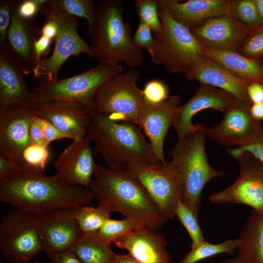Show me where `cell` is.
<instances>
[{
	"label": "cell",
	"mask_w": 263,
	"mask_h": 263,
	"mask_svg": "<svg viewBox=\"0 0 263 263\" xmlns=\"http://www.w3.org/2000/svg\"><path fill=\"white\" fill-rule=\"evenodd\" d=\"M94 196L89 188L69 185L55 174L22 168L0 177V200L15 209L39 214L91 203Z\"/></svg>",
	"instance_id": "cell-1"
},
{
	"label": "cell",
	"mask_w": 263,
	"mask_h": 263,
	"mask_svg": "<svg viewBox=\"0 0 263 263\" xmlns=\"http://www.w3.org/2000/svg\"><path fill=\"white\" fill-rule=\"evenodd\" d=\"M89 189L98 205L110 213L119 212L157 230L167 221L144 187L129 170L115 171L96 164Z\"/></svg>",
	"instance_id": "cell-2"
},
{
	"label": "cell",
	"mask_w": 263,
	"mask_h": 263,
	"mask_svg": "<svg viewBox=\"0 0 263 263\" xmlns=\"http://www.w3.org/2000/svg\"><path fill=\"white\" fill-rule=\"evenodd\" d=\"M87 136L94 143L93 153H100L110 170L122 171L136 164L161 163L141 129L133 123L114 121L91 109Z\"/></svg>",
	"instance_id": "cell-3"
},
{
	"label": "cell",
	"mask_w": 263,
	"mask_h": 263,
	"mask_svg": "<svg viewBox=\"0 0 263 263\" xmlns=\"http://www.w3.org/2000/svg\"><path fill=\"white\" fill-rule=\"evenodd\" d=\"M124 8L119 0H100L96 4L95 20L88 35L98 64L123 63L135 68L144 63L143 49L133 44L129 25L123 19Z\"/></svg>",
	"instance_id": "cell-4"
},
{
	"label": "cell",
	"mask_w": 263,
	"mask_h": 263,
	"mask_svg": "<svg viewBox=\"0 0 263 263\" xmlns=\"http://www.w3.org/2000/svg\"><path fill=\"white\" fill-rule=\"evenodd\" d=\"M206 128L204 124L196 125L192 132L177 140L169 152L181 179V200L196 215L206 184L213 178L225 176L223 172L212 169L208 162L205 151Z\"/></svg>",
	"instance_id": "cell-5"
},
{
	"label": "cell",
	"mask_w": 263,
	"mask_h": 263,
	"mask_svg": "<svg viewBox=\"0 0 263 263\" xmlns=\"http://www.w3.org/2000/svg\"><path fill=\"white\" fill-rule=\"evenodd\" d=\"M158 12L162 29L153 33L155 47L151 60L170 73L185 75L205 57L200 43L190 29L171 16L162 0H158Z\"/></svg>",
	"instance_id": "cell-6"
},
{
	"label": "cell",
	"mask_w": 263,
	"mask_h": 263,
	"mask_svg": "<svg viewBox=\"0 0 263 263\" xmlns=\"http://www.w3.org/2000/svg\"><path fill=\"white\" fill-rule=\"evenodd\" d=\"M120 64L99 63L78 75L53 80L42 77L33 80L29 89L35 104L53 101L76 103L92 109L94 94L106 80L122 73Z\"/></svg>",
	"instance_id": "cell-7"
},
{
	"label": "cell",
	"mask_w": 263,
	"mask_h": 263,
	"mask_svg": "<svg viewBox=\"0 0 263 263\" xmlns=\"http://www.w3.org/2000/svg\"><path fill=\"white\" fill-rule=\"evenodd\" d=\"M138 72L131 69L104 81L94 94L92 109L118 122L137 125L144 104Z\"/></svg>",
	"instance_id": "cell-8"
},
{
	"label": "cell",
	"mask_w": 263,
	"mask_h": 263,
	"mask_svg": "<svg viewBox=\"0 0 263 263\" xmlns=\"http://www.w3.org/2000/svg\"><path fill=\"white\" fill-rule=\"evenodd\" d=\"M40 15H49L58 24V32L51 55L40 60L33 71V79L44 77L53 80L58 77L60 68L70 56L84 53L94 58L92 50L78 33L77 19L56 5L54 0H46Z\"/></svg>",
	"instance_id": "cell-9"
},
{
	"label": "cell",
	"mask_w": 263,
	"mask_h": 263,
	"mask_svg": "<svg viewBox=\"0 0 263 263\" xmlns=\"http://www.w3.org/2000/svg\"><path fill=\"white\" fill-rule=\"evenodd\" d=\"M227 150L239 163V175L231 186L212 194L209 201L245 205L263 215V163L250 152Z\"/></svg>",
	"instance_id": "cell-10"
},
{
	"label": "cell",
	"mask_w": 263,
	"mask_h": 263,
	"mask_svg": "<svg viewBox=\"0 0 263 263\" xmlns=\"http://www.w3.org/2000/svg\"><path fill=\"white\" fill-rule=\"evenodd\" d=\"M41 250L31 213L15 209L1 217L0 252L8 263H29Z\"/></svg>",
	"instance_id": "cell-11"
},
{
	"label": "cell",
	"mask_w": 263,
	"mask_h": 263,
	"mask_svg": "<svg viewBox=\"0 0 263 263\" xmlns=\"http://www.w3.org/2000/svg\"><path fill=\"white\" fill-rule=\"evenodd\" d=\"M128 170L144 187L167 221L173 218L182 187L173 163L166 160L158 164H136Z\"/></svg>",
	"instance_id": "cell-12"
},
{
	"label": "cell",
	"mask_w": 263,
	"mask_h": 263,
	"mask_svg": "<svg viewBox=\"0 0 263 263\" xmlns=\"http://www.w3.org/2000/svg\"><path fill=\"white\" fill-rule=\"evenodd\" d=\"M249 105L234 98L223 112L219 124L205 129L207 136L224 147L241 148L250 145L262 133L261 121L252 115Z\"/></svg>",
	"instance_id": "cell-13"
},
{
	"label": "cell",
	"mask_w": 263,
	"mask_h": 263,
	"mask_svg": "<svg viewBox=\"0 0 263 263\" xmlns=\"http://www.w3.org/2000/svg\"><path fill=\"white\" fill-rule=\"evenodd\" d=\"M75 207L31 213L42 250L48 256L68 250L83 234L74 216Z\"/></svg>",
	"instance_id": "cell-14"
},
{
	"label": "cell",
	"mask_w": 263,
	"mask_h": 263,
	"mask_svg": "<svg viewBox=\"0 0 263 263\" xmlns=\"http://www.w3.org/2000/svg\"><path fill=\"white\" fill-rule=\"evenodd\" d=\"M33 109L12 105L0 110V154L22 168L24 150L30 145L29 127Z\"/></svg>",
	"instance_id": "cell-15"
},
{
	"label": "cell",
	"mask_w": 263,
	"mask_h": 263,
	"mask_svg": "<svg viewBox=\"0 0 263 263\" xmlns=\"http://www.w3.org/2000/svg\"><path fill=\"white\" fill-rule=\"evenodd\" d=\"M90 143L87 136L72 141L58 155L54 164L55 175L62 182L89 188L96 164Z\"/></svg>",
	"instance_id": "cell-16"
},
{
	"label": "cell",
	"mask_w": 263,
	"mask_h": 263,
	"mask_svg": "<svg viewBox=\"0 0 263 263\" xmlns=\"http://www.w3.org/2000/svg\"><path fill=\"white\" fill-rule=\"evenodd\" d=\"M180 102L177 95L169 96L158 104L144 100L139 115L137 126L149 138L156 156L162 163L166 161L163 149L165 136L172 126L175 112Z\"/></svg>",
	"instance_id": "cell-17"
},
{
	"label": "cell",
	"mask_w": 263,
	"mask_h": 263,
	"mask_svg": "<svg viewBox=\"0 0 263 263\" xmlns=\"http://www.w3.org/2000/svg\"><path fill=\"white\" fill-rule=\"evenodd\" d=\"M229 93L216 87L200 83L194 95L175 112L172 126L177 140L183 139L196 128L192 117L198 113L212 109L223 113L234 99Z\"/></svg>",
	"instance_id": "cell-18"
},
{
	"label": "cell",
	"mask_w": 263,
	"mask_h": 263,
	"mask_svg": "<svg viewBox=\"0 0 263 263\" xmlns=\"http://www.w3.org/2000/svg\"><path fill=\"white\" fill-rule=\"evenodd\" d=\"M248 29L229 13L209 19L190 31L208 48L238 52Z\"/></svg>",
	"instance_id": "cell-19"
},
{
	"label": "cell",
	"mask_w": 263,
	"mask_h": 263,
	"mask_svg": "<svg viewBox=\"0 0 263 263\" xmlns=\"http://www.w3.org/2000/svg\"><path fill=\"white\" fill-rule=\"evenodd\" d=\"M25 75L21 65L7 46L0 45V110L12 105L34 109L36 104Z\"/></svg>",
	"instance_id": "cell-20"
},
{
	"label": "cell",
	"mask_w": 263,
	"mask_h": 263,
	"mask_svg": "<svg viewBox=\"0 0 263 263\" xmlns=\"http://www.w3.org/2000/svg\"><path fill=\"white\" fill-rule=\"evenodd\" d=\"M91 110L74 102L53 101L37 103L33 111L36 116L47 119L75 141L87 136Z\"/></svg>",
	"instance_id": "cell-21"
},
{
	"label": "cell",
	"mask_w": 263,
	"mask_h": 263,
	"mask_svg": "<svg viewBox=\"0 0 263 263\" xmlns=\"http://www.w3.org/2000/svg\"><path fill=\"white\" fill-rule=\"evenodd\" d=\"M113 243L118 248L126 250L129 256L140 263H169L167 240L157 230L142 227Z\"/></svg>",
	"instance_id": "cell-22"
},
{
	"label": "cell",
	"mask_w": 263,
	"mask_h": 263,
	"mask_svg": "<svg viewBox=\"0 0 263 263\" xmlns=\"http://www.w3.org/2000/svg\"><path fill=\"white\" fill-rule=\"evenodd\" d=\"M40 36V28L36 19L21 18L16 8L5 45L19 62L26 75L33 73L37 66L34 44Z\"/></svg>",
	"instance_id": "cell-23"
},
{
	"label": "cell",
	"mask_w": 263,
	"mask_h": 263,
	"mask_svg": "<svg viewBox=\"0 0 263 263\" xmlns=\"http://www.w3.org/2000/svg\"><path fill=\"white\" fill-rule=\"evenodd\" d=\"M184 76L189 80L197 81L200 84L224 90L249 106L252 105L247 90L248 86L252 82L236 76L210 58L205 56Z\"/></svg>",
	"instance_id": "cell-24"
},
{
	"label": "cell",
	"mask_w": 263,
	"mask_h": 263,
	"mask_svg": "<svg viewBox=\"0 0 263 263\" xmlns=\"http://www.w3.org/2000/svg\"><path fill=\"white\" fill-rule=\"evenodd\" d=\"M171 16L190 30L211 18L229 13V0H162Z\"/></svg>",
	"instance_id": "cell-25"
},
{
	"label": "cell",
	"mask_w": 263,
	"mask_h": 263,
	"mask_svg": "<svg viewBox=\"0 0 263 263\" xmlns=\"http://www.w3.org/2000/svg\"><path fill=\"white\" fill-rule=\"evenodd\" d=\"M200 46L202 54L205 57L218 62L240 78L263 85V66L259 60L248 58L238 52L211 49L201 43Z\"/></svg>",
	"instance_id": "cell-26"
},
{
	"label": "cell",
	"mask_w": 263,
	"mask_h": 263,
	"mask_svg": "<svg viewBox=\"0 0 263 263\" xmlns=\"http://www.w3.org/2000/svg\"><path fill=\"white\" fill-rule=\"evenodd\" d=\"M237 240V257L245 263H263V215L252 210Z\"/></svg>",
	"instance_id": "cell-27"
},
{
	"label": "cell",
	"mask_w": 263,
	"mask_h": 263,
	"mask_svg": "<svg viewBox=\"0 0 263 263\" xmlns=\"http://www.w3.org/2000/svg\"><path fill=\"white\" fill-rule=\"evenodd\" d=\"M83 263H113L116 254L105 243L98 231L83 233L68 250Z\"/></svg>",
	"instance_id": "cell-28"
},
{
	"label": "cell",
	"mask_w": 263,
	"mask_h": 263,
	"mask_svg": "<svg viewBox=\"0 0 263 263\" xmlns=\"http://www.w3.org/2000/svg\"><path fill=\"white\" fill-rule=\"evenodd\" d=\"M74 216L83 233H89L99 231L104 223L110 218V213L104 207L86 205L75 208Z\"/></svg>",
	"instance_id": "cell-29"
},
{
	"label": "cell",
	"mask_w": 263,
	"mask_h": 263,
	"mask_svg": "<svg viewBox=\"0 0 263 263\" xmlns=\"http://www.w3.org/2000/svg\"><path fill=\"white\" fill-rule=\"evenodd\" d=\"M238 244L237 238L220 244H211L205 241L190 250L178 263H196L201 260L221 253L233 254Z\"/></svg>",
	"instance_id": "cell-30"
},
{
	"label": "cell",
	"mask_w": 263,
	"mask_h": 263,
	"mask_svg": "<svg viewBox=\"0 0 263 263\" xmlns=\"http://www.w3.org/2000/svg\"><path fill=\"white\" fill-rule=\"evenodd\" d=\"M229 14L248 28L261 25L254 0H229Z\"/></svg>",
	"instance_id": "cell-31"
},
{
	"label": "cell",
	"mask_w": 263,
	"mask_h": 263,
	"mask_svg": "<svg viewBox=\"0 0 263 263\" xmlns=\"http://www.w3.org/2000/svg\"><path fill=\"white\" fill-rule=\"evenodd\" d=\"M143 225L132 219H108L98 231L99 236L107 244L111 245L116 240Z\"/></svg>",
	"instance_id": "cell-32"
},
{
	"label": "cell",
	"mask_w": 263,
	"mask_h": 263,
	"mask_svg": "<svg viewBox=\"0 0 263 263\" xmlns=\"http://www.w3.org/2000/svg\"><path fill=\"white\" fill-rule=\"evenodd\" d=\"M175 216L185 227L190 236L192 241L190 248L195 247L206 241L198 220L197 215L181 200H179L177 203Z\"/></svg>",
	"instance_id": "cell-33"
},
{
	"label": "cell",
	"mask_w": 263,
	"mask_h": 263,
	"mask_svg": "<svg viewBox=\"0 0 263 263\" xmlns=\"http://www.w3.org/2000/svg\"><path fill=\"white\" fill-rule=\"evenodd\" d=\"M55 3L73 16L85 18L88 32L92 29L96 16V5L93 0H54Z\"/></svg>",
	"instance_id": "cell-34"
},
{
	"label": "cell",
	"mask_w": 263,
	"mask_h": 263,
	"mask_svg": "<svg viewBox=\"0 0 263 263\" xmlns=\"http://www.w3.org/2000/svg\"><path fill=\"white\" fill-rule=\"evenodd\" d=\"M238 53L257 60L263 56V25L248 29Z\"/></svg>",
	"instance_id": "cell-35"
},
{
	"label": "cell",
	"mask_w": 263,
	"mask_h": 263,
	"mask_svg": "<svg viewBox=\"0 0 263 263\" xmlns=\"http://www.w3.org/2000/svg\"><path fill=\"white\" fill-rule=\"evenodd\" d=\"M158 0H137L135 2V8L140 20L146 23L153 33L161 31L162 24L158 12Z\"/></svg>",
	"instance_id": "cell-36"
},
{
	"label": "cell",
	"mask_w": 263,
	"mask_h": 263,
	"mask_svg": "<svg viewBox=\"0 0 263 263\" xmlns=\"http://www.w3.org/2000/svg\"><path fill=\"white\" fill-rule=\"evenodd\" d=\"M49 156L47 147L30 144L23 152L24 168L44 173Z\"/></svg>",
	"instance_id": "cell-37"
},
{
	"label": "cell",
	"mask_w": 263,
	"mask_h": 263,
	"mask_svg": "<svg viewBox=\"0 0 263 263\" xmlns=\"http://www.w3.org/2000/svg\"><path fill=\"white\" fill-rule=\"evenodd\" d=\"M142 92L144 100L152 104L160 103L169 97L166 84L157 79L148 81Z\"/></svg>",
	"instance_id": "cell-38"
},
{
	"label": "cell",
	"mask_w": 263,
	"mask_h": 263,
	"mask_svg": "<svg viewBox=\"0 0 263 263\" xmlns=\"http://www.w3.org/2000/svg\"><path fill=\"white\" fill-rule=\"evenodd\" d=\"M19 0H0V45H5L7 35Z\"/></svg>",
	"instance_id": "cell-39"
},
{
	"label": "cell",
	"mask_w": 263,
	"mask_h": 263,
	"mask_svg": "<svg viewBox=\"0 0 263 263\" xmlns=\"http://www.w3.org/2000/svg\"><path fill=\"white\" fill-rule=\"evenodd\" d=\"M150 28L145 22L140 20L134 36L132 38L133 44L142 49H145L150 56L153 54L155 40Z\"/></svg>",
	"instance_id": "cell-40"
},
{
	"label": "cell",
	"mask_w": 263,
	"mask_h": 263,
	"mask_svg": "<svg viewBox=\"0 0 263 263\" xmlns=\"http://www.w3.org/2000/svg\"><path fill=\"white\" fill-rule=\"evenodd\" d=\"M45 0H20L18 1L16 11L25 19H36L40 15L41 7Z\"/></svg>",
	"instance_id": "cell-41"
},
{
	"label": "cell",
	"mask_w": 263,
	"mask_h": 263,
	"mask_svg": "<svg viewBox=\"0 0 263 263\" xmlns=\"http://www.w3.org/2000/svg\"><path fill=\"white\" fill-rule=\"evenodd\" d=\"M36 119L42 129L45 139L48 145L56 140L66 138L72 140L69 135L60 131L47 119L36 115Z\"/></svg>",
	"instance_id": "cell-42"
},
{
	"label": "cell",
	"mask_w": 263,
	"mask_h": 263,
	"mask_svg": "<svg viewBox=\"0 0 263 263\" xmlns=\"http://www.w3.org/2000/svg\"><path fill=\"white\" fill-rule=\"evenodd\" d=\"M53 42L52 39L43 35H40L35 40L34 50L38 63L40 60L48 58Z\"/></svg>",
	"instance_id": "cell-43"
},
{
	"label": "cell",
	"mask_w": 263,
	"mask_h": 263,
	"mask_svg": "<svg viewBox=\"0 0 263 263\" xmlns=\"http://www.w3.org/2000/svg\"><path fill=\"white\" fill-rule=\"evenodd\" d=\"M30 144L48 147L49 145L44 138L42 129L36 119V115L32 117L29 127Z\"/></svg>",
	"instance_id": "cell-44"
},
{
	"label": "cell",
	"mask_w": 263,
	"mask_h": 263,
	"mask_svg": "<svg viewBox=\"0 0 263 263\" xmlns=\"http://www.w3.org/2000/svg\"><path fill=\"white\" fill-rule=\"evenodd\" d=\"M45 21L40 28V35L47 37L54 42L58 32V24L56 19L49 15L43 16Z\"/></svg>",
	"instance_id": "cell-45"
},
{
	"label": "cell",
	"mask_w": 263,
	"mask_h": 263,
	"mask_svg": "<svg viewBox=\"0 0 263 263\" xmlns=\"http://www.w3.org/2000/svg\"><path fill=\"white\" fill-rule=\"evenodd\" d=\"M236 151L250 152L263 163V130L261 134L249 145L233 149Z\"/></svg>",
	"instance_id": "cell-46"
},
{
	"label": "cell",
	"mask_w": 263,
	"mask_h": 263,
	"mask_svg": "<svg viewBox=\"0 0 263 263\" xmlns=\"http://www.w3.org/2000/svg\"><path fill=\"white\" fill-rule=\"evenodd\" d=\"M54 263H83L69 250L48 256Z\"/></svg>",
	"instance_id": "cell-47"
},
{
	"label": "cell",
	"mask_w": 263,
	"mask_h": 263,
	"mask_svg": "<svg viewBox=\"0 0 263 263\" xmlns=\"http://www.w3.org/2000/svg\"><path fill=\"white\" fill-rule=\"evenodd\" d=\"M247 94L253 104L263 102V85L259 83L252 82L247 87Z\"/></svg>",
	"instance_id": "cell-48"
},
{
	"label": "cell",
	"mask_w": 263,
	"mask_h": 263,
	"mask_svg": "<svg viewBox=\"0 0 263 263\" xmlns=\"http://www.w3.org/2000/svg\"><path fill=\"white\" fill-rule=\"evenodd\" d=\"M20 168L22 167L18 164L0 154V177L14 172Z\"/></svg>",
	"instance_id": "cell-49"
},
{
	"label": "cell",
	"mask_w": 263,
	"mask_h": 263,
	"mask_svg": "<svg viewBox=\"0 0 263 263\" xmlns=\"http://www.w3.org/2000/svg\"><path fill=\"white\" fill-rule=\"evenodd\" d=\"M250 111L255 119L261 121L263 119V102L253 104L250 107Z\"/></svg>",
	"instance_id": "cell-50"
},
{
	"label": "cell",
	"mask_w": 263,
	"mask_h": 263,
	"mask_svg": "<svg viewBox=\"0 0 263 263\" xmlns=\"http://www.w3.org/2000/svg\"><path fill=\"white\" fill-rule=\"evenodd\" d=\"M113 263H140L128 255L116 254Z\"/></svg>",
	"instance_id": "cell-51"
},
{
	"label": "cell",
	"mask_w": 263,
	"mask_h": 263,
	"mask_svg": "<svg viewBox=\"0 0 263 263\" xmlns=\"http://www.w3.org/2000/svg\"><path fill=\"white\" fill-rule=\"evenodd\" d=\"M260 16L261 25L263 26V0H254Z\"/></svg>",
	"instance_id": "cell-52"
},
{
	"label": "cell",
	"mask_w": 263,
	"mask_h": 263,
	"mask_svg": "<svg viewBox=\"0 0 263 263\" xmlns=\"http://www.w3.org/2000/svg\"><path fill=\"white\" fill-rule=\"evenodd\" d=\"M219 263H245L240 259L238 257H236L234 258L226 260L224 261H222Z\"/></svg>",
	"instance_id": "cell-53"
},
{
	"label": "cell",
	"mask_w": 263,
	"mask_h": 263,
	"mask_svg": "<svg viewBox=\"0 0 263 263\" xmlns=\"http://www.w3.org/2000/svg\"><path fill=\"white\" fill-rule=\"evenodd\" d=\"M260 61V62H261V63L262 64V65L263 66V56L259 60Z\"/></svg>",
	"instance_id": "cell-54"
},
{
	"label": "cell",
	"mask_w": 263,
	"mask_h": 263,
	"mask_svg": "<svg viewBox=\"0 0 263 263\" xmlns=\"http://www.w3.org/2000/svg\"><path fill=\"white\" fill-rule=\"evenodd\" d=\"M39 263L38 262H34V263ZM54 263L53 262H50V263Z\"/></svg>",
	"instance_id": "cell-55"
}]
</instances>
